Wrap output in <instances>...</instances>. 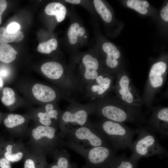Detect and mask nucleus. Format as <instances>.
<instances>
[{
    "label": "nucleus",
    "mask_w": 168,
    "mask_h": 168,
    "mask_svg": "<svg viewBox=\"0 0 168 168\" xmlns=\"http://www.w3.org/2000/svg\"><path fill=\"white\" fill-rule=\"evenodd\" d=\"M70 148L82 156L86 161L82 168H110L118 156L117 151L110 146L85 148L61 139L58 147Z\"/></svg>",
    "instance_id": "nucleus-1"
},
{
    "label": "nucleus",
    "mask_w": 168,
    "mask_h": 168,
    "mask_svg": "<svg viewBox=\"0 0 168 168\" xmlns=\"http://www.w3.org/2000/svg\"><path fill=\"white\" fill-rule=\"evenodd\" d=\"M106 136L113 147L116 151L131 149L133 137L138 133V128H132L119 123L104 119L95 124Z\"/></svg>",
    "instance_id": "nucleus-2"
},
{
    "label": "nucleus",
    "mask_w": 168,
    "mask_h": 168,
    "mask_svg": "<svg viewBox=\"0 0 168 168\" xmlns=\"http://www.w3.org/2000/svg\"><path fill=\"white\" fill-rule=\"evenodd\" d=\"M57 127L39 124L28 130L31 148L47 155H52L61 139Z\"/></svg>",
    "instance_id": "nucleus-3"
},
{
    "label": "nucleus",
    "mask_w": 168,
    "mask_h": 168,
    "mask_svg": "<svg viewBox=\"0 0 168 168\" xmlns=\"http://www.w3.org/2000/svg\"><path fill=\"white\" fill-rule=\"evenodd\" d=\"M138 128V137L130 149L133 152L131 158L138 162L142 158L153 155L167 156L168 152L160 145L154 133L145 126H140Z\"/></svg>",
    "instance_id": "nucleus-4"
},
{
    "label": "nucleus",
    "mask_w": 168,
    "mask_h": 168,
    "mask_svg": "<svg viewBox=\"0 0 168 168\" xmlns=\"http://www.w3.org/2000/svg\"><path fill=\"white\" fill-rule=\"evenodd\" d=\"M65 138V141H72L85 148L110 147L106 136L95 124L88 121L84 125L67 133Z\"/></svg>",
    "instance_id": "nucleus-5"
},
{
    "label": "nucleus",
    "mask_w": 168,
    "mask_h": 168,
    "mask_svg": "<svg viewBox=\"0 0 168 168\" xmlns=\"http://www.w3.org/2000/svg\"><path fill=\"white\" fill-rule=\"evenodd\" d=\"M95 107L72 105L63 112L58 125L61 139L69 132L86 124L88 116L95 112Z\"/></svg>",
    "instance_id": "nucleus-6"
},
{
    "label": "nucleus",
    "mask_w": 168,
    "mask_h": 168,
    "mask_svg": "<svg viewBox=\"0 0 168 168\" xmlns=\"http://www.w3.org/2000/svg\"><path fill=\"white\" fill-rule=\"evenodd\" d=\"M72 58L70 69L80 73L84 81L89 84L99 74V62L92 48L85 52L73 53Z\"/></svg>",
    "instance_id": "nucleus-7"
},
{
    "label": "nucleus",
    "mask_w": 168,
    "mask_h": 168,
    "mask_svg": "<svg viewBox=\"0 0 168 168\" xmlns=\"http://www.w3.org/2000/svg\"><path fill=\"white\" fill-rule=\"evenodd\" d=\"M70 18L69 25L66 30V49L73 53L88 44V32L82 20L73 12H68Z\"/></svg>",
    "instance_id": "nucleus-8"
},
{
    "label": "nucleus",
    "mask_w": 168,
    "mask_h": 168,
    "mask_svg": "<svg viewBox=\"0 0 168 168\" xmlns=\"http://www.w3.org/2000/svg\"><path fill=\"white\" fill-rule=\"evenodd\" d=\"M115 92L118 97L128 106L139 107L142 103L138 91L127 75L122 74L118 76L116 83Z\"/></svg>",
    "instance_id": "nucleus-9"
},
{
    "label": "nucleus",
    "mask_w": 168,
    "mask_h": 168,
    "mask_svg": "<svg viewBox=\"0 0 168 168\" xmlns=\"http://www.w3.org/2000/svg\"><path fill=\"white\" fill-rule=\"evenodd\" d=\"M95 107V112L105 119L123 123L127 122H137L138 113L134 109L124 108L111 104Z\"/></svg>",
    "instance_id": "nucleus-10"
},
{
    "label": "nucleus",
    "mask_w": 168,
    "mask_h": 168,
    "mask_svg": "<svg viewBox=\"0 0 168 168\" xmlns=\"http://www.w3.org/2000/svg\"><path fill=\"white\" fill-rule=\"evenodd\" d=\"M153 133H157L162 138L168 136V108H163L156 111L145 127Z\"/></svg>",
    "instance_id": "nucleus-11"
},
{
    "label": "nucleus",
    "mask_w": 168,
    "mask_h": 168,
    "mask_svg": "<svg viewBox=\"0 0 168 168\" xmlns=\"http://www.w3.org/2000/svg\"><path fill=\"white\" fill-rule=\"evenodd\" d=\"M27 149L21 142L6 140L2 156L11 163L17 162L24 158Z\"/></svg>",
    "instance_id": "nucleus-12"
},
{
    "label": "nucleus",
    "mask_w": 168,
    "mask_h": 168,
    "mask_svg": "<svg viewBox=\"0 0 168 168\" xmlns=\"http://www.w3.org/2000/svg\"><path fill=\"white\" fill-rule=\"evenodd\" d=\"M26 121L21 115L10 114L4 119L3 123L11 135L19 136L28 134L29 129L24 125Z\"/></svg>",
    "instance_id": "nucleus-13"
},
{
    "label": "nucleus",
    "mask_w": 168,
    "mask_h": 168,
    "mask_svg": "<svg viewBox=\"0 0 168 168\" xmlns=\"http://www.w3.org/2000/svg\"><path fill=\"white\" fill-rule=\"evenodd\" d=\"M113 79L112 76L105 74H99L89 85V91L94 96H104L111 88Z\"/></svg>",
    "instance_id": "nucleus-14"
},
{
    "label": "nucleus",
    "mask_w": 168,
    "mask_h": 168,
    "mask_svg": "<svg viewBox=\"0 0 168 168\" xmlns=\"http://www.w3.org/2000/svg\"><path fill=\"white\" fill-rule=\"evenodd\" d=\"M23 158L24 168H48L46 155L32 148L27 149Z\"/></svg>",
    "instance_id": "nucleus-15"
},
{
    "label": "nucleus",
    "mask_w": 168,
    "mask_h": 168,
    "mask_svg": "<svg viewBox=\"0 0 168 168\" xmlns=\"http://www.w3.org/2000/svg\"><path fill=\"white\" fill-rule=\"evenodd\" d=\"M44 111L38 112L37 116L40 124L46 126L57 127V122L60 121L62 113L55 109L51 104H47Z\"/></svg>",
    "instance_id": "nucleus-16"
},
{
    "label": "nucleus",
    "mask_w": 168,
    "mask_h": 168,
    "mask_svg": "<svg viewBox=\"0 0 168 168\" xmlns=\"http://www.w3.org/2000/svg\"><path fill=\"white\" fill-rule=\"evenodd\" d=\"M167 66L163 62L160 61L154 64L152 66L149 74V82L153 88L161 87L164 81V75Z\"/></svg>",
    "instance_id": "nucleus-17"
},
{
    "label": "nucleus",
    "mask_w": 168,
    "mask_h": 168,
    "mask_svg": "<svg viewBox=\"0 0 168 168\" xmlns=\"http://www.w3.org/2000/svg\"><path fill=\"white\" fill-rule=\"evenodd\" d=\"M67 69L61 63L55 61L46 62L41 67L43 74L47 78L52 80L60 78L64 74L65 70Z\"/></svg>",
    "instance_id": "nucleus-18"
},
{
    "label": "nucleus",
    "mask_w": 168,
    "mask_h": 168,
    "mask_svg": "<svg viewBox=\"0 0 168 168\" xmlns=\"http://www.w3.org/2000/svg\"><path fill=\"white\" fill-rule=\"evenodd\" d=\"M32 91L35 98L42 102H50L56 98L55 91L48 86L41 84H35L32 87Z\"/></svg>",
    "instance_id": "nucleus-19"
},
{
    "label": "nucleus",
    "mask_w": 168,
    "mask_h": 168,
    "mask_svg": "<svg viewBox=\"0 0 168 168\" xmlns=\"http://www.w3.org/2000/svg\"><path fill=\"white\" fill-rule=\"evenodd\" d=\"M102 49L106 54L105 63L109 68H114L116 67L118 64V59L120 53L116 47L113 44L109 42L104 43L102 46Z\"/></svg>",
    "instance_id": "nucleus-20"
},
{
    "label": "nucleus",
    "mask_w": 168,
    "mask_h": 168,
    "mask_svg": "<svg viewBox=\"0 0 168 168\" xmlns=\"http://www.w3.org/2000/svg\"><path fill=\"white\" fill-rule=\"evenodd\" d=\"M44 12L47 15L54 16L58 23L65 19L68 12L66 7L63 4L56 2L48 4L45 8Z\"/></svg>",
    "instance_id": "nucleus-21"
},
{
    "label": "nucleus",
    "mask_w": 168,
    "mask_h": 168,
    "mask_svg": "<svg viewBox=\"0 0 168 168\" xmlns=\"http://www.w3.org/2000/svg\"><path fill=\"white\" fill-rule=\"evenodd\" d=\"M52 155L53 162L59 168H74L75 166L71 162L69 154L65 149L57 147Z\"/></svg>",
    "instance_id": "nucleus-22"
},
{
    "label": "nucleus",
    "mask_w": 168,
    "mask_h": 168,
    "mask_svg": "<svg viewBox=\"0 0 168 168\" xmlns=\"http://www.w3.org/2000/svg\"><path fill=\"white\" fill-rule=\"evenodd\" d=\"M24 37V34L21 31H18L11 34L7 31L5 27H0V44H7L12 42L18 43L21 41Z\"/></svg>",
    "instance_id": "nucleus-23"
},
{
    "label": "nucleus",
    "mask_w": 168,
    "mask_h": 168,
    "mask_svg": "<svg viewBox=\"0 0 168 168\" xmlns=\"http://www.w3.org/2000/svg\"><path fill=\"white\" fill-rule=\"evenodd\" d=\"M138 162L123 154L117 156L110 168H137Z\"/></svg>",
    "instance_id": "nucleus-24"
},
{
    "label": "nucleus",
    "mask_w": 168,
    "mask_h": 168,
    "mask_svg": "<svg viewBox=\"0 0 168 168\" xmlns=\"http://www.w3.org/2000/svg\"><path fill=\"white\" fill-rule=\"evenodd\" d=\"M17 51L10 44H0V61L5 63H9L16 58Z\"/></svg>",
    "instance_id": "nucleus-25"
},
{
    "label": "nucleus",
    "mask_w": 168,
    "mask_h": 168,
    "mask_svg": "<svg viewBox=\"0 0 168 168\" xmlns=\"http://www.w3.org/2000/svg\"><path fill=\"white\" fill-rule=\"evenodd\" d=\"M91 1L95 10L103 20L107 23H110L112 20V14L104 2L100 0Z\"/></svg>",
    "instance_id": "nucleus-26"
},
{
    "label": "nucleus",
    "mask_w": 168,
    "mask_h": 168,
    "mask_svg": "<svg viewBox=\"0 0 168 168\" xmlns=\"http://www.w3.org/2000/svg\"><path fill=\"white\" fill-rule=\"evenodd\" d=\"M58 41L55 38H52L40 43L37 50L42 54H49L56 50L58 46Z\"/></svg>",
    "instance_id": "nucleus-27"
},
{
    "label": "nucleus",
    "mask_w": 168,
    "mask_h": 168,
    "mask_svg": "<svg viewBox=\"0 0 168 168\" xmlns=\"http://www.w3.org/2000/svg\"><path fill=\"white\" fill-rule=\"evenodd\" d=\"M127 6L142 14L147 13V8L149 6V3L146 1L138 0H128L127 2Z\"/></svg>",
    "instance_id": "nucleus-28"
},
{
    "label": "nucleus",
    "mask_w": 168,
    "mask_h": 168,
    "mask_svg": "<svg viewBox=\"0 0 168 168\" xmlns=\"http://www.w3.org/2000/svg\"><path fill=\"white\" fill-rule=\"evenodd\" d=\"M1 101L2 103L6 106H10L14 104L16 101L14 91L10 87H4L3 90Z\"/></svg>",
    "instance_id": "nucleus-29"
},
{
    "label": "nucleus",
    "mask_w": 168,
    "mask_h": 168,
    "mask_svg": "<svg viewBox=\"0 0 168 168\" xmlns=\"http://www.w3.org/2000/svg\"><path fill=\"white\" fill-rule=\"evenodd\" d=\"M64 2L68 3L82 6L86 8L91 14L94 9L91 1L81 0H65Z\"/></svg>",
    "instance_id": "nucleus-30"
},
{
    "label": "nucleus",
    "mask_w": 168,
    "mask_h": 168,
    "mask_svg": "<svg viewBox=\"0 0 168 168\" xmlns=\"http://www.w3.org/2000/svg\"><path fill=\"white\" fill-rule=\"evenodd\" d=\"M20 28L19 24L16 22H13L7 26V31L11 34H13L18 31Z\"/></svg>",
    "instance_id": "nucleus-31"
},
{
    "label": "nucleus",
    "mask_w": 168,
    "mask_h": 168,
    "mask_svg": "<svg viewBox=\"0 0 168 168\" xmlns=\"http://www.w3.org/2000/svg\"><path fill=\"white\" fill-rule=\"evenodd\" d=\"M0 168H11V162L3 156L0 158Z\"/></svg>",
    "instance_id": "nucleus-32"
},
{
    "label": "nucleus",
    "mask_w": 168,
    "mask_h": 168,
    "mask_svg": "<svg viewBox=\"0 0 168 168\" xmlns=\"http://www.w3.org/2000/svg\"><path fill=\"white\" fill-rule=\"evenodd\" d=\"M7 6V2L5 0H0V25L2 22L1 16Z\"/></svg>",
    "instance_id": "nucleus-33"
},
{
    "label": "nucleus",
    "mask_w": 168,
    "mask_h": 168,
    "mask_svg": "<svg viewBox=\"0 0 168 168\" xmlns=\"http://www.w3.org/2000/svg\"><path fill=\"white\" fill-rule=\"evenodd\" d=\"M161 15L162 19L165 21H168V6L164 7L161 10Z\"/></svg>",
    "instance_id": "nucleus-34"
},
{
    "label": "nucleus",
    "mask_w": 168,
    "mask_h": 168,
    "mask_svg": "<svg viewBox=\"0 0 168 168\" xmlns=\"http://www.w3.org/2000/svg\"><path fill=\"white\" fill-rule=\"evenodd\" d=\"M6 140L2 138H0V158L2 156V153L4 146Z\"/></svg>",
    "instance_id": "nucleus-35"
},
{
    "label": "nucleus",
    "mask_w": 168,
    "mask_h": 168,
    "mask_svg": "<svg viewBox=\"0 0 168 168\" xmlns=\"http://www.w3.org/2000/svg\"><path fill=\"white\" fill-rule=\"evenodd\" d=\"M48 168H59V167L54 162H53L49 166H48Z\"/></svg>",
    "instance_id": "nucleus-36"
},
{
    "label": "nucleus",
    "mask_w": 168,
    "mask_h": 168,
    "mask_svg": "<svg viewBox=\"0 0 168 168\" xmlns=\"http://www.w3.org/2000/svg\"><path fill=\"white\" fill-rule=\"evenodd\" d=\"M7 72L6 70H2L0 71V75L2 76H6L7 75Z\"/></svg>",
    "instance_id": "nucleus-37"
},
{
    "label": "nucleus",
    "mask_w": 168,
    "mask_h": 168,
    "mask_svg": "<svg viewBox=\"0 0 168 168\" xmlns=\"http://www.w3.org/2000/svg\"><path fill=\"white\" fill-rule=\"evenodd\" d=\"M3 85V82L2 80L0 77V87H2Z\"/></svg>",
    "instance_id": "nucleus-38"
},
{
    "label": "nucleus",
    "mask_w": 168,
    "mask_h": 168,
    "mask_svg": "<svg viewBox=\"0 0 168 168\" xmlns=\"http://www.w3.org/2000/svg\"><path fill=\"white\" fill-rule=\"evenodd\" d=\"M1 121L0 119V123H1Z\"/></svg>",
    "instance_id": "nucleus-39"
}]
</instances>
